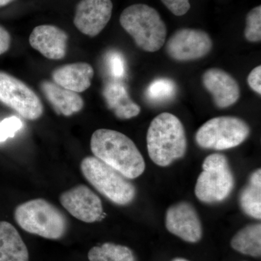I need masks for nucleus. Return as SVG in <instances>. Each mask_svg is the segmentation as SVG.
<instances>
[{"label":"nucleus","instance_id":"22","mask_svg":"<svg viewBox=\"0 0 261 261\" xmlns=\"http://www.w3.org/2000/svg\"><path fill=\"white\" fill-rule=\"evenodd\" d=\"M176 92V86L172 80L162 78L153 81L146 91V96L151 102L161 103L171 100Z\"/></svg>","mask_w":261,"mask_h":261},{"label":"nucleus","instance_id":"9","mask_svg":"<svg viewBox=\"0 0 261 261\" xmlns=\"http://www.w3.org/2000/svg\"><path fill=\"white\" fill-rule=\"evenodd\" d=\"M213 47L210 36L198 29H181L176 31L166 44V51L172 59L190 61L207 56Z\"/></svg>","mask_w":261,"mask_h":261},{"label":"nucleus","instance_id":"8","mask_svg":"<svg viewBox=\"0 0 261 261\" xmlns=\"http://www.w3.org/2000/svg\"><path fill=\"white\" fill-rule=\"evenodd\" d=\"M0 102L30 121L39 119L44 108L37 94L24 82L0 71Z\"/></svg>","mask_w":261,"mask_h":261},{"label":"nucleus","instance_id":"20","mask_svg":"<svg viewBox=\"0 0 261 261\" xmlns=\"http://www.w3.org/2000/svg\"><path fill=\"white\" fill-rule=\"evenodd\" d=\"M231 246L244 255L260 257L261 255V225L250 224L233 236Z\"/></svg>","mask_w":261,"mask_h":261},{"label":"nucleus","instance_id":"12","mask_svg":"<svg viewBox=\"0 0 261 261\" xmlns=\"http://www.w3.org/2000/svg\"><path fill=\"white\" fill-rule=\"evenodd\" d=\"M166 226L169 232L188 243H197L202 238V225L198 214L189 202H178L168 209Z\"/></svg>","mask_w":261,"mask_h":261},{"label":"nucleus","instance_id":"21","mask_svg":"<svg viewBox=\"0 0 261 261\" xmlns=\"http://www.w3.org/2000/svg\"><path fill=\"white\" fill-rule=\"evenodd\" d=\"M89 261H136L135 254L128 247L111 243L90 249Z\"/></svg>","mask_w":261,"mask_h":261},{"label":"nucleus","instance_id":"18","mask_svg":"<svg viewBox=\"0 0 261 261\" xmlns=\"http://www.w3.org/2000/svg\"><path fill=\"white\" fill-rule=\"evenodd\" d=\"M0 261H29L28 248L11 224L0 221Z\"/></svg>","mask_w":261,"mask_h":261},{"label":"nucleus","instance_id":"29","mask_svg":"<svg viewBox=\"0 0 261 261\" xmlns=\"http://www.w3.org/2000/svg\"><path fill=\"white\" fill-rule=\"evenodd\" d=\"M13 0H0V8L4 7L5 5L9 4V3L13 2Z\"/></svg>","mask_w":261,"mask_h":261},{"label":"nucleus","instance_id":"7","mask_svg":"<svg viewBox=\"0 0 261 261\" xmlns=\"http://www.w3.org/2000/svg\"><path fill=\"white\" fill-rule=\"evenodd\" d=\"M248 124L237 117L220 116L205 122L197 130L195 141L204 149L224 150L238 147L250 135Z\"/></svg>","mask_w":261,"mask_h":261},{"label":"nucleus","instance_id":"24","mask_svg":"<svg viewBox=\"0 0 261 261\" xmlns=\"http://www.w3.org/2000/svg\"><path fill=\"white\" fill-rule=\"evenodd\" d=\"M108 69L115 79H122L126 75V62L121 53L111 51L107 57Z\"/></svg>","mask_w":261,"mask_h":261},{"label":"nucleus","instance_id":"1","mask_svg":"<svg viewBox=\"0 0 261 261\" xmlns=\"http://www.w3.org/2000/svg\"><path fill=\"white\" fill-rule=\"evenodd\" d=\"M94 157L106 163L128 179L139 177L145 162L135 142L116 130L100 128L94 132L90 142Z\"/></svg>","mask_w":261,"mask_h":261},{"label":"nucleus","instance_id":"11","mask_svg":"<svg viewBox=\"0 0 261 261\" xmlns=\"http://www.w3.org/2000/svg\"><path fill=\"white\" fill-rule=\"evenodd\" d=\"M112 11L111 0H82L76 5L73 23L82 34L94 37L106 28Z\"/></svg>","mask_w":261,"mask_h":261},{"label":"nucleus","instance_id":"14","mask_svg":"<svg viewBox=\"0 0 261 261\" xmlns=\"http://www.w3.org/2000/svg\"><path fill=\"white\" fill-rule=\"evenodd\" d=\"M68 41V34L53 25H39L29 37L31 46L50 60L63 59L66 56Z\"/></svg>","mask_w":261,"mask_h":261},{"label":"nucleus","instance_id":"28","mask_svg":"<svg viewBox=\"0 0 261 261\" xmlns=\"http://www.w3.org/2000/svg\"><path fill=\"white\" fill-rule=\"evenodd\" d=\"M11 44V37L10 33L0 25V56L10 49Z\"/></svg>","mask_w":261,"mask_h":261},{"label":"nucleus","instance_id":"30","mask_svg":"<svg viewBox=\"0 0 261 261\" xmlns=\"http://www.w3.org/2000/svg\"><path fill=\"white\" fill-rule=\"evenodd\" d=\"M171 261H189L186 260L185 258H181V257H176V258L173 259V260Z\"/></svg>","mask_w":261,"mask_h":261},{"label":"nucleus","instance_id":"10","mask_svg":"<svg viewBox=\"0 0 261 261\" xmlns=\"http://www.w3.org/2000/svg\"><path fill=\"white\" fill-rule=\"evenodd\" d=\"M60 201L72 216L83 222L94 223L104 216L102 201L86 185H78L63 192Z\"/></svg>","mask_w":261,"mask_h":261},{"label":"nucleus","instance_id":"26","mask_svg":"<svg viewBox=\"0 0 261 261\" xmlns=\"http://www.w3.org/2000/svg\"><path fill=\"white\" fill-rule=\"evenodd\" d=\"M173 15L182 16L190 9V0H161Z\"/></svg>","mask_w":261,"mask_h":261},{"label":"nucleus","instance_id":"3","mask_svg":"<svg viewBox=\"0 0 261 261\" xmlns=\"http://www.w3.org/2000/svg\"><path fill=\"white\" fill-rule=\"evenodd\" d=\"M14 218L24 231L48 240H60L68 230L65 215L44 199H34L20 204L15 208Z\"/></svg>","mask_w":261,"mask_h":261},{"label":"nucleus","instance_id":"13","mask_svg":"<svg viewBox=\"0 0 261 261\" xmlns=\"http://www.w3.org/2000/svg\"><path fill=\"white\" fill-rule=\"evenodd\" d=\"M205 88L213 96L215 105L219 108L230 107L240 97V86L237 81L224 70L211 68L202 76Z\"/></svg>","mask_w":261,"mask_h":261},{"label":"nucleus","instance_id":"16","mask_svg":"<svg viewBox=\"0 0 261 261\" xmlns=\"http://www.w3.org/2000/svg\"><path fill=\"white\" fill-rule=\"evenodd\" d=\"M41 89L58 115L71 116L83 109V99L76 92L63 88L49 81H44Z\"/></svg>","mask_w":261,"mask_h":261},{"label":"nucleus","instance_id":"5","mask_svg":"<svg viewBox=\"0 0 261 261\" xmlns=\"http://www.w3.org/2000/svg\"><path fill=\"white\" fill-rule=\"evenodd\" d=\"M84 178L105 197L118 205L130 204L136 197L135 185L97 158L88 156L81 163Z\"/></svg>","mask_w":261,"mask_h":261},{"label":"nucleus","instance_id":"4","mask_svg":"<svg viewBox=\"0 0 261 261\" xmlns=\"http://www.w3.org/2000/svg\"><path fill=\"white\" fill-rule=\"evenodd\" d=\"M121 27L141 49L157 51L166 42L167 29L159 12L145 4L132 5L122 12Z\"/></svg>","mask_w":261,"mask_h":261},{"label":"nucleus","instance_id":"23","mask_svg":"<svg viewBox=\"0 0 261 261\" xmlns=\"http://www.w3.org/2000/svg\"><path fill=\"white\" fill-rule=\"evenodd\" d=\"M245 37L250 42H260L261 40V6L250 10L246 18Z\"/></svg>","mask_w":261,"mask_h":261},{"label":"nucleus","instance_id":"2","mask_svg":"<svg viewBox=\"0 0 261 261\" xmlns=\"http://www.w3.org/2000/svg\"><path fill=\"white\" fill-rule=\"evenodd\" d=\"M149 158L158 166L166 167L187 152L185 128L177 117L163 113L151 122L147 134Z\"/></svg>","mask_w":261,"mask_h":261},{"label":"nucleus","instance_id":"25","mask_svg":"<svg viewBox=\"0 0 261 261\" xmlns=\"http://www.w3.org/2000/svg\"><path fill=\"white\" fill-rule=\"evenodd\" d=\"M22 126L23 123L20 118L16 116L9 117L0 121V142L13 138Z\"/></svg>","mask_w":261,"mask_h":261},{"label":"nucleus","instance_id":"15","mask_svg":"<svg viewBox=\"0 0 261 261\" xmlns=\"http://www.w3.org/2000/svg\"><path fill=\"white\" fill-rule=\"evenodd\" d=\"M94 73L93 68L89 63H75L57 68L51 77L57 85L80 93L90 87Z\"/></svg>","mask_w":261,"mask_h":261},{"label":"nucleus","instance_id":"27","mask_svg":"<svg viewBox=\"0 0 261 261\" xmlns=\"http://www.w3.org/2000/svg\"><path fill=\"white\" fill-rule=\"evenodd\" d=\"M260 77V65H258L256 68L252 69L248 77H247V83H248L250 88L259 94H261Z\"/></svg>","mask_w":261,"mask_h":261},{"label":"nucleus","instance_id":"19","mask_svg":"<svg viewBox=\"0 0 261 261\" xmlns=\"http://www.w3.org/2000/svg\"><path fill=\"white\" fill-rule=\"evenodd\" d=\"M240 205L242 210L255 219L261 218V170L250 175L248 183L240 192Z\"/></svg>","mask_w":261,"mask_h":261},{"label":"nucleus","instance_id":"17","mask_svg":"<svg viewBox=\"0 0 261 261\" xmlns=\"http://www.w3.org/2000/svg\"><path fill=\"white\" fill-rule=\"evenodd\" d=\"M102 94L108 108L119 119H130L140 114V106L130 99L126 87L121 82L118 81L108 82Z\"/></svg>","mask_w":261,"mask_h":261},{"label":"nucleus","instance_id":"6","mask_svg":"<svg viewBox=\"0 0 261 261\" xmlns=\"http://www.w3.org/2000/svg\"><path fill=\"white\" fill-rule=\"evenodd\" d=\"M202 172L196 183L195 193L205 203H216L226 200L233 191L234 177L226 156L214 153L202 164Z\"/></svg>","mask_w":261,"mask_h":261}]
</instances>
